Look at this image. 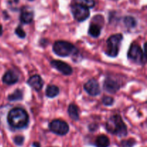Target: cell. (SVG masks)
<instances>
[{
	"mask_svg": "<svg viewBox=\"0 0 147 147\" xmlns=\"http://www.w3.org/2000/svg\"><path fill=\"white\" fill-rule=\"evenodd\" d=\"M9 124L15 129H23L28 125L29 115L25 110L21 108L11 109L7 116Z\"/></svg>",
	"mask_w": 147,
	"mask_h": 147,
	"instance_id": "1",
	"label": "cell"
},
{
	"mask_svg": "<svg viewBox=\"0 0 147 147\" xmlns=\"http://www.w3.org/2000/svg\"><path fill=\"white\" fill-rule=\"evenodd\" d=\"M106 128L109 133L119 137H123L127 135V128L119 115L111 116L107 121Z\"/></svg>",
	"mask_w": 147,
	"mask_h": 147,
	"instance_id": "2",
	"label": "cell"
},
{
	"mask_svg": "<svg viewBox=\"0 0 147 147\" xmlns=\"http://www.w3.org/2000/svg\"><path fill=\"white\" fill-rule=\"evenodd\" d=\"M53 51L60 57H67L78 53V50L73 44L66 41H57L53 45Z\"/></svg>",
	"mask_w": 147,
	"mask_h": 147,
	"instance_id": "3",
	"label": "cell"
},
{
	"mask_svg": "<svg viewBox=\"0 0 147 147\" xmlns=\"http://www.w3.org/2000/svg\"><path fill=\"white\" fill-rule=\"evenodd\" d=\"M123 35L121 34H116L111 35L107 40V49L106 53L109 57H115L118 55L120 50L121 43L123 40Z\"/></svg>",
	"mask_w": 147,
	"mask_h": 147,
	"instance_id": "4",
	"label": "cell"
},
{
	"mask_svg": "<svg viewBox=\"0 0 147 147\" xmlns=\"http://www.w3.org/2000/svg\"><path fill=\"white\" fill-rule=\"evenodd\" d=\"M128 57L137 64H143L146 61V53L138 45L133 44L128 52Z\"/></svg>",
	"mask_w": 147,
	"mask_h": 147,
	"instance_id": "5",
	"label": "cell"
},
{
	"mask_svg": "<svg viewBox=\"0 0 147 147\" xmlns=\"http://www.w3.org/2000/svg\"><path fill=\"white\" fill-rule=\"evenodd\" d=\"M49 129L53 133L59 136H64L69 131V126L65 121L59 119L53 120L49 124Z\"/></svg>",
	"mask_w": 147,
	"mask_h": 147,
	"instance_id": "6",
	"label": "cell"
},
{
	"mask_svg": "<svg viewBox=\"0 0 147 147\" xmlns=\"http://www.w3.org/2000/svg\"><path fill=\"white\" fill-rule=\"evenodd\" d=\"M71 11L75 20L78 22H83L90 16V11L87 7L76 4L71 7Z\"/></svg>",
	"mask_w": 147,
	"mask_h": 147,
	"instance_id": "7",
	"label": "cell"
},
{
	"mask_svg": "<svg viewBox=\"0 0 147 147\" xmlns=\"http://www.w3.org/2000/svg\"><path fill=\"white\" fill-rule=\"evenodd\" d=\"M84 89L90 96H96L100 93L99 83L95 79H90L84 85Z\"/></svg>",
	"mask_w": 147,
	"mask_h": 147,
	"instance_id": "8",
	"label": "cell"
},
{
	"mask_svg": "<svg viewBox=\"0 0 147 147\" xmlns=\"http://www.w3.org/2000/svg\"><path fill=\"white\" fill-rule=\"evenodd\" d=\"M51 65L65 76H70L73 73V69L68 64L60 60H52Z\"/></svg>",
	"mask_w": 147,
	"mask_h": 147,
	"instance_id": "9",
	"label": "cell"
},
{
	"mask_svg": "<svg viewBox=\"0 0 147 147\" xmlns=\"http://www.w3.org/2000/svg\"><path fill=\"white\" fill-rule=\"evenodd\" d=\"M103 88L108 93H115L120 89V86L115 80L107 78L103 83Z\"/></svg>",
	"mask_w": 147,
	"mask_h": 147,
	"instance_id": "10",
	"label": "cell"
},
{
	"mask_svg": "<svg viewBox=\"0 0 147 147\" xmlns=\"http://www.w3.org/2000/svg\"><path fill=\"white\" fill-rule=\"evenodd\" d=\"M27 84L36 91H40L42 88L44 82L40 76L34 75L29 78V80H27Z\"/></svg>",
	"mask_w": 147,
	"mask_h": 147,
	"instance_id": "11",
	"label": "cell"
},
{
	"mask_svg": "<svg viewBox=\"0 0 147 147\" xmlns=\"http://www.w3.org/2000/svg\"><path fill=\"white\" fill-rule=\"evenodd\" d=\"M19 80V76L12 70H9L6 72L2 78L3 83L5 84L11 86V85L15 84Z\"/></svg>",
	"mask_w": 147,
	"mask_h": 147,
	"instance_id": "12",
	"label": "cell"
},
{
	"mask_svg": "<svg viewBox=\"0 0 147 147\" xmlns=\"http://www.w3.org/2000/svg\"><path fill=\"white\" fill-rule=\"evenodd\" d=\"M34 18V13L32 11L23 10L20 16V20L23 24H30L32 22Z\"/></svg>",
	"mask_w": 147,
	"mask_h": 147,
	"instance_id": "13",
	"label": "cell"
},
{
	"mask_svg": "<svg viewBox=\"0 0 147 147\" xmlns=\"http://www.w3.org/2000/svg\"><path fill=\"white\" fill-rule=\"evenodd\" d=\"M101 27L96 23H92L88 29V34L93 37H98L101 32Z\"/></svg>",
	"mask_w": 147,
	"mask_h": 147,
	"instance_id": "14",
	"label": "cell"
},
{
	"mask_svg": "<svg viewBox=\"0 0 147 147\" xmlns=\"http://www.w3.org/2000/svg\"><path fill=\"white\" fill-rule=\"evenodd\" d=\"M110 145V140L106 135H100L96 139V147H109Z\"/></svg>",
	"mask_w": 147,
	"mask_h": 147,
	"instance_id": "15",
	"label": "cell"
},
{
	"mask_svg": "<svg viewBox=\"0 0 147 147\" xmlns=\"http://www.w3.org/2000/svg\"><path fill=\"white\" fill-rule=\"evenodd\" d=\"M68 113L70 117L73 120L77 121L79 120V113H78V108L76 105L70 104L68 107Z\"/></svg>",
	"mask_w": 147,
	"mask_h": 147,
	"instance_id": "16",
	"label": "cell"
},
{
	"mask_svg": "<svg viewBox=\"0 0 147 147\" xmlns=\"http://www.w3.org/2000/svg\"><path fill=\"white\" fill-rule=\"evenodd\" d=\"M60 93V89L57 86H54V85H51V86H47V89H46V96L48 98H53L56 97L57 95Z\"/></svg>",
	"mask_w": 147,
	"mask_h": 147,
	"instance_id": "17",
	"label": "cell"
},
{
	"mask_svg": "<svg viewBox=\"0 0 147 147\" xmlns=\"http://www.w3.org/2000/svg\"><path fill=\"white\" fill-rule=\"evenodd\" d=\"M23 98V92L20 89H17L14 90V93L9 95L8 99L10 101H17V100H22Z\"/></svg>",
	"mask_w": 147,
	"mask_h": 147,
	"instance_id": "18",
	"label": "cell"
},
{
	"mask_svg": "<svg viewBox=\"0 0 147 147\" xmlns=\"http://www.w3.org/2000/svg\"><path fill=\"white\" fill-rule=\"evenodd\" d=\"M123 22H124L125 25L129 28H134L136 26V20L133 17L127 16L124 18Z\"/></svg>",
	"mask_w": 147,
	"mask_h": 147,
	"instance_id": "19",
	"label": "cell"
},
{
	"mask_svg": "<svg viewBox=\"0 0 147 147\" xmlns=\"http://www.w3.org/2000/svg\"><path fill=\"white\" fill-rule=\"evenodd\" d=\"M76 4H80L82 6L87 7V8H92L95 6L94 0H76Z\"/></svg>",
	"mask_w": 147,
	"mask_h": 147,
	"instance_id": "20",
	"label": "cell"
},
{
	"mask_svg": "<svg viewBox=\"0 0 147 147\" xmlns=\"http://www.w3.org/2000/svg\"><path fill=\"white\" fill-rule=\"evenodd\" d=\"M113 102H114V99L110 96H104L103 98V103L105 106H111L113 105Z\"/></svg>",
	"mask_w": 147,
	"mask_h": 147,
	"instance_id": "21",
	"label": "cell"
},
{
	"mask_svg": "<svg viewBox=\"0 0 147 147\" xmlns=\"http://www.w3.org/2000/svg\"><path fill=\"white\" fill-rule=\"evenodd\" d=\"M15 34L18 36L20 38L24 39L26 37V33L23 30V29L20 26L17 27V28L15 30Z\"/></svg>",
	"mask_w": 147,
	"mask_h": 147,
	"instance_id": "22",
	"label": "cell"
},
{
	"mask_svg": "<svg viewBox=\"0 0 147 147\" xmlns=\"http://www.w3.org/2000/svg\"><path fill=\"white\" fill-rule=\"evenodd\" d=\"M135 144H136V142H135L134 139H131L126 141H123L122 146L123 147H133L135 145Z\"/></svg>",
	"mask_w": 147,
	"mask_h": 147,
	"instance_id": "23",
	"label": "cell"
},
{
	"mask_svg": "<svg viewBox=\"0 0 147 147\" xmlns=\"http://www.w3.org/2000/svg\"><path fill=\"white\" fill-rule=\"evenodd\" d=\"M24 138L22 136H17L14 139V142L17 146H22L24 143Z\"/></svg>",
	"mask_w": 147,
	"mask_h": 147,
	"instance_id": "24",
	"label": "cell"
},
{
	"mask_svg": "<svg viewBox=\"0 0 147 147\" xmlns=\"http://www.w3.org/2000/svg\"><path fill=\"white\" fill-rule=\"evenodd\" d=\"M2 32H3V30H2V26L0 24V36L2 34Z\"/></svg>",
	"mask_w": 147,
	"mask_h": 147,
	"instance_id": "25",
	"label": "cell"
},
{
	"mask_svg": "<svg viewBox=\"0 0 147 147\" xmlns=\"http://www.w3.org/2000/svg\"><path fill=\"white\" fill-rule=\"evenodd\" d=\"M29 1H33V0H29Z\"/></svg>",
	"mask_w": 147,
	"mask_h": 147,
	"instance_id": "26",
	"label": "cell"
}]
</instances>
